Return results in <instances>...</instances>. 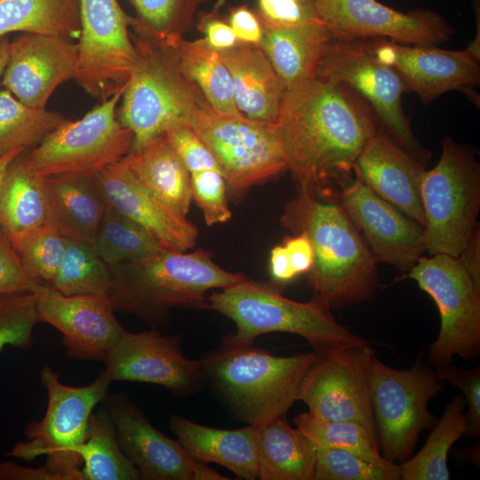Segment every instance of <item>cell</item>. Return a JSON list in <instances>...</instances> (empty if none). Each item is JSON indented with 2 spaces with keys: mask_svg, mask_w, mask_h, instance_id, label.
<instances>
[{
  "mask_svg": "<svg viewBox=\"0 0 480 480\" xmlns=\"http://www.w3.org/2000/svg\"><path fill=\"white\" fill-rule=\"evenodd\" d=\"M337 203L378 262L408 271L426 252L424 228L374 193L356 171Z\"/></svg>",
  "mask_w": 480,
  "mask_h": 480,
  "instance_id": "ffe728a7",
  "label": "cell"
},
{
  "mask_svg": "<svg viewBox=\"0 0 480 480\" xmlns=\"http://www.w3.org/2000/svg\"><path fill=\"white\" fill-rule=\"evenodd\" d=\"M0 480H53V478L44 465L39 468H28L14 461L0 460Z\"/></svg>",
  "mask_w": 480,
  "mask_h": 480,
  "instance_id": "db71d44e",
  "label": "cell"
},
{
  "mask_svg": "<svg viewBox=\"0 0 480 480\" xmlns=\"http://www.w3.org/2000/svg\"><path fill=\"white\" fill-rule=\"evenodd\" d=\"M92 246L109 267L164 250L143 228L108 205Z\"/></svg>",
  "mask_w": 480,
  "mask_h": 480,
  "instance_id": "74e56055",
  "label": "cell"
},
{
  "mask_svg": "<svg viewBox=\"0 0 480 480\" xmlns=\"http://www.w3.org/2000/svg\"><path fill=\"white\" fill-rule=\"evenodd\" d=\"M228 23L238 42L260 45L262 28L255 12L247 5L230 9Z\"/></svg>",
  "mask_w": 480,
  "mask_h": 480,
  "instance_id": "f907efd6",
  "label": "cell"
},
{
  "mask_svg": "<svg viewBox=\"0 0 480 480\" xmlns=\"http://www.w3.org/2000/svg\"><path fill=\"white\" fill-rule=\"evenodd\" d=\"M272 127L297 193L334 203L379 131L369 107L351 89L320 78L286 90Z\"/></svg>",
  "mask_w": 480,
  "mask_h": 480,
  "instance_id": "6da1fadb",
  "label": "cell"
},
{
  "mask_svg": "<svg viewBox=\"0 0 480 480\" xmlns=\"http://www.w3.org/2000/svg\"><path fill=\"white\" fill-rule=\"evenodd\" d=\"M115 310L132 313L151 325L168 322L172 308H207L206 292L245 280L212 260L211 252L164 249L151 256L110 267Z\"/></svg>",
  "mask_w": 480,
  "mask_h": 480,
  "instance_id": "3957f363",
  "label": "cell"
},
{
  "mask_svg": "<svg viewBox=\"0 0 480 480\" xmlns=\"http://www.w3.org/2000/svg\"><path fill=\"white\" fill-rule=\"evenodd\" d=\"M207 308L236 324V333L222 342L226 347L252 345L258 336L269 332L299 335L315 351L369 342L340 324L322 302L315 299L308 302L290 300L248 277L207 296Z\"/></svg>",
  "mask_w": 480,
  "mask_h": 480,
  "instance_id": "5b68a950",
  "label": "cell"
},
{
  "mask_svg": "<svg viewBox=\"0 0 480 480\" xmlns=\"http://www.w3.org/2000/svg\"><path fill=\"white\" fill-rule=\"evenodd\" d=\"M42 285L25 271L11 238L0 227V296L36 292Z\"/></svg>",
  "mask_w": 480,
  "mask_h": 480,
  "instance_id": "bcb514c9",
  "label": "cell"
},
{
  "mask_svg": "<svg viewBox=\"0 0 480 480\" xmlns=\"http://www.w3.org/2000/svg\"><path fill=\"white\" fill-rule=\"evenodd\" d=\"M121 160L148 190L187 217L192 202L190 172L165 135Z\"/></svg>",
  "mask_w": 480,
  "mask_h": 480,
  "instance_id": "f1b7e54d",
  "label": "cell"
},
{
  "mask_svg": "<svg viewBox=\"0 0 480 480\" xmlns=\"http://www.w3.org/2000/svg\"><path fill=\"white\" fill-rule=\"evenodd\" d=\"M399 466L382 468L352 452L316 446L313 480H399Z\"/></svg>",
  "mask_w": 480,
  "mask_h": 480,
  "instance_id": "b9f144b4",
  "label": "cell"
},
{
  "mask_svg": "<svg viewBox=\"0 0 480 480\" xmlns=\"http://www.w3.org/2000/svg\"><path fill=\"white\" fill-rule=\"evenodd\" d=\"M369 388L381 455L390 463L408 460L420 434L436 422L428 402L443 385L420 358L409 369L386 365L374 355L369 364Z\"/></svg>",
  "mask_w": 480,
  "mask_h": 480,
  "instance_id": "9c48e42d",
  "label": "cell"
},
{
  "mask_svg": "<svg viewBox=\"0 0 480 480\" xmlns=\"http://www.w3.org/2000/svg\"><path fill=\"white\" fill-rule=\"evenodd\" d=\"M78 46L54 36L20 33L11 40L2 84L28 107L44 109L55 89L74 79Z\"/></svg>",
  "mask_w": 480,
  "mask_h": 480,
  "instance_id": "7402d4cb",
  "label": "cell"
},
{
  "mask_svg": "<svg viewBox=\"0 0 480 480\" xmlns=\"http://www.w3.org/2000/svg\"><path fill=\"white\" fill-rule=\"evenodd\" d=\"M124 89L102 100L82 118L67 119L39 144L25 149L30 169L41 177H93L126 156L132 149L133 134L117 117Z\"/></svg>",
  "mask_w": 480,
  "mask_h": 480,
  "instance_id": "30bf717a",
  "label": "cell"
},
{
  "mask_svg": "<svg viewBox=\"0 0 480 480\" xmlns=\"http://www.w3.org/2000/svg\"><path fill=\"white\" fill-rule=\"evenodd\" d=\"M258 478L313 480L316 446L285 417L260 426L257 436Z\"/></svg>",
  "mask_w": 480,
  "mask_h": 480,
  "instance_id": "4dcf8cb0",
  "label": "cell"
},
{
  "mask_svg": "<svg viewBox=\"0 0 480 480\" xmlns=\"http://www.w3.org/2000/svg\"><path fill=\"white\" fill-rule=\"evenodd\" d=\"M458 259L474 284L480 288V232L478 226Z\"/></svg>",
  "mask_w": 480,
  "mask_h": 480,
  "instance_id": "f5cc1de1",
  "label": "cell"
},
{
  "mask_svg": "<svg viewBox=\"0 0 480 480\" xmlns=\"http://www.w3.org/2000/svg\"><path fill=\"white\" fill-rule=\"evenodd\" d=\"M163 40L170 47L180 69L217 112L244 116L236 105L230 74L218 50L204 37L187 40L184 36H172Z\"/></svg>",
  "mask_w": 480,
  "mask_h": 480,
  "instance_id": "1f68e13d",
  "label": "cell"
},
{
  "mask_svg": "<svg viewBox=\"0 0 480 480\" xmlns=\"http://www.w3.org/2000/svg\"><path fill=\"white\" fill-rule=\"evenodd\" d=\"M315 353L298 400L314 416L356 422L378 441L369 388V364L375 355L370 342Z\"/></svg>",
  "mask_w": 480,
  "mask_h": 480,
  "instance_id": "9a60e30c",
  "label": "cell"
},
{
  "mask_svg": "<svg viewBox=\"0 0 480 480\" xmlns=\"http://www.w3.org/2000/svg\"><path fill=\"white\" fill-rule=\"evenodd\" d=\"M36 293L17 292L0 296V352L6 347L28 348L39 322Z\"/></svg>",
  "mask_w": 480,
  "mask_h": 480,
  "instance_id": "7bdbcfd3",
  "label": "cell"
},
{
  "mask_svg": "<svg viewBox=\"0 0 480 480\" xmlns=\"http://www.w3.org/2000/svg\"><path fill=\"white\" fill-rule=\"evenodd\" d=\"M441 381H448L464 395L468 407L465 435L476 437L480 435V368H460L452 363L436 366L435 370Z\"/></svg>",
  "mask_w": 480,
  "mask_h": 480,
  "instance_id": "f6af8a7d",
  "label": "cell"
},
{
  "mask_svg": "<svg viewBox=\"0 0 480 480\" xmlns=\"http://www.w3.org/2000/svg\"><path fill=\"white\" fill-rule=\"evenodd\" d=\"M68 118L55 111L36 109L0 91V157L11 151L39 144Z\"/></svg>",
  "mask_w": 480,
  "mask_h": 480,
  "instance_id": "d590c367",
  "label": "cell"
},
{
  "mask_svg": "<svg viewBox=\"0 0 480 480\" xmlns=\"http://www.w3.org/2000/svg\"><path fill=\"white\" fill-rule=\"evenodd\" d=\"M315 356H279L252 345L221 346L204 359L205 377L243 420L261 426L285 417Z\"/></svg>",
  "mask_w": 480,
  "mask_h": 480,
  "instance_id": "8992f818",
  "label": "cell"
},
{
  "mask_svg": "<svg viewBox=\"0 0 480 480\" xmlns=\"http://www.w3.org/2000/svg\"><path fill=\"white\" fill-rule=\"evenodd\" d=\"M12 32L80 36L79 0H0V36Z\"/></svg>",
  "mask_w": 480,
  "mask_h": 480,
  "instance_id": "d6a6232c",
  "label": "cell"
},
{
  "mask_svg": "<svg viewBox=\"0 0 480 480\" xmlns=\"http://www.w3.org/2000/svg\"><path fill=\"white\" fill-rule=\"evenodd\" d=\"M220 3L212 12L202 13L197 23L208 44L218 51L230 48L238 42L229 24L220 17Z\"/></svg>",
  "mask_w": 480,
  "mask_h": 480,
  "instance_id": "681fc988",
  "label": "cell"
},
{
  "mask_svg": "<svg viewBox=\"0 0 480 480\" xmlns=\"http://www.w3.org/2000/svg\"><path fill=\"white\" fill-rule=\"evenodd\" d=\"M466 402L454 396L436 420L427 442L414 456L398 464L403 480H448L447 465L451 447L465 435Z\"/></svg>",
  "mask_w": 480,
  "mask_h": 480,
  "instance_id": "836d02e7",
  "label": "cell"
},
{
  "mask_svg": "<svg viewBox=\"0 0 480 480\" xmlns=\"http://www.w3.org/2000/svg\"><path fill=\"white\" fill-rule=\"evenodd\" d=\"M354 171L374 193L424 228V164L379 130L365 143Z\"/></svg>",
  "mask_w": 480,
  "mask_h": 480,
  "instance_id": "cb8c5ba5",
  "label": "cell"
},
{
  "mask_svg": "<svg viewBox=\"0 0 480 480\" xmlns=\"http://www.w3.org/2000/svg\"><path fill=\"white\" fill-rule=\"evenodd\" d=\"M259 20L262 28L260 46L285 89L316 79L335 37L324 22L317 20L297 26H278L261 19Z\"/></svg>",
  "mask_w": 480,
  "mask_h": 480,
  "instance_id": "484cf974",
  "label": "cell"
},
{
  "mask_svg": "<svg viewBox=\"0 0 480 480\" xmlns=\"http://www.w3.org/2000/svg\"><path fill=\"white\" fill-rule=\"evenodd\" d=\"M270 274L272 278L281 284H286L297 276L292 270L284 246L276 245L270 252Z\"/></svg>",
  "mask_w": 480,
  "mask_h": 480,
  "instance_id": "11a10c76",
  "label": "cell"
},
{
  "mask_svg": "<svg viewBox=\"0 0 480 480\" xmlns=\"http://www.w3.org/2000/svg\"><path fill=\"white\" fill-rule=\"evenodd\" d=\"M111 284V268L92 246L67 239L62 263L50 286L63 295L108 297Z\"/></svg>",
  "mask_w": 480,
  "mask_h": 480,
  "instance_id": "8d00e7d4",
  "label": "cell"
},
{
  "mask_svg": "<svg viewBox=\"0 0 480 480\" xmlns=\"http://www.w3.org/2000/svg\"><path fill=\"white\" fill-rule=\"evenodd\" d=\"M414 280L436 304L440 330L428 353L436 366L454 356L475 360L480 355V288L458 258L447 254L420 257L404 276Z\"/></svg>",
  "mask_w": 480,
  "mask_h": 480,
  "instance_id": "4fadbf2b",
  "label": "cell"
},
{
  "mask_svg": "<svg viewBox=\"0 0 480 480\" xmlns=\"http://www.w3.org/2000/svg\"><path fill=\"white\" fill-rule=\"evenodd\" d=\"M79 453L83 480L140 479L119 445L114 422L106 409L92 412L87 438Z\"/></svg>",
  "mask_w": 480,
  "mask_h": 480,
  "instance_id": "e575fe53",
  "label": "cell"
},
{
  "mask_svg": "<svg viewBox=\"0 0 480 480\" xmlns=\"http://www.w3.org/2000/svg\"><path fill=\"white\" fill-rule=\"evenodd\" d=\"M10 43L11 39L8 35L0 36V79L3 77L8 62Z\"/></svg>",
  "mask_w": 480,
  "mask_h": 480,
  "instance_id": "9f6ffc18",
  "label": "cell"
},
{
  "mask_svg": "<svg viewBox=\"0 0 480 480\" xmlns=\"http://www.w3.org/2000/svg\"><path fill=\"white\" fill-rule=\"evenodd\" d=\"M316 78L351 89L369 107L381 132L422 164L428 163L430 152L414 136L402 106L407 90L398 74L372 54L366 39L334 37Z\"/></svg>",
  "mask_w": 480,
  "mask_h": 480,
  "instance_id": "8fae6325",
  "label": "cell"
},
{
  "mask_svg": "<svg viewBox=\"0 0 480 480\" xmlns=\"http://www.w3.org/2000/svg\"><path fill=\"white\" fill-rule=\"evenodd\" d=\"M170 429L188 454L202 463L227 468L238 478H258L257 436L260 426L220 429L172 415Z\"/></svg>",
  "mask_w": 480,
  "mask_h": 480,
  "instance_id": "4316f807",
  "label": "cell"
},
{
  "mask_svg": "<svg viewBox=\"0 0 480 480\" xmlns=\"http://www.w3.org/2000/svg\"><path fill=\"white\" fill-rule=\"evenodd\" d=\"M284 246L293 272L298 276L307 274L314 261V252L311 242L304 232L296 233L295 236L284 239Z\"/></svg>",
  "mask_w": 480,
  "mask_h": 480,
  "instance_id": "816d5d0a",
  "label": "cell"
},
{
  "mask_svg": "<svg viewBox=\"0 0 480 480\" xmlns=\"http://www.w3.org/2000/svg\"><path fill=\"white\" fill-rule=\"evenodd\" d=\"M92 178L107 205L143 228L164 249L186 252L196 245V225L141 184L121 159Z\"/></svg>",
  "mask_w": 480,
  "mask_h": 480,
  "instance_id": "603a6c76",
  "label": "cell"
},
{
  "mask_svg": "<svg viewBox=\"0 0 480 480\" xmlns=\"http://www.w3.org/2000/svg\"><path fill=\"white\" fill-rule=\"evenodd\" d=\"M192 201L201 210L207 226L225 223L232 213L227 198V183L218 169L190 173Z\"/></svg>",
  "mask_w": 480,
  "mask_h": 480,
  "instance_id": "ee69618b",
  "label": "cell"
},
{
  "mask_svg": "<svg viewBox=\"0 0 480 480\" xmlns=\"http://www.w3.org/2000/svg\"><path fill=\"white\" fill-rule=\"evenodd\" d=\"M282 225L304 232L314 252L306 274L313 299L330 308L371 300L378 290L377 260L343 208L297 193L284 207Z\"/></svg>",
  "mask_w": 480,
  "mask_h": 480,
  "instance_id": "7a4b0ae2",
  "label": "cell"
},
{
  "mask_svg": "<svg viewBox=\"0 0 480 480\" xmlns=\"http://www.w3.org/2000/svg\"><path fill=\"white\" fill-rule=\"evenodd\" d=\"M28 275L50 285L65 255L67 238L50 226L40 227L13 244Z\"/></svg>",
  "mask_w": 480,
  "mask_h": 480,
  "instance_id": "ab89813d",
  "label": "cell"
},
{
  "mask_svg": "<svg viewBox=\"0 0 480 480\" xmlns=\"http://www.w3.org/2000/svg\"><path fill=\"white\" fill-rule=\"evenodd\" d=\"M36 293L39 322L62 333L69 358L102 362L125 330L108 297L63 295L46 284Z\"/></svg>",
  "mask_w": 480,
  "mask_h": 480,
  "instance_id": "44dd1931",
  "label": "cell"
},
{
  "mask_svg": "<svg viewBox=\"0 0 480 480\" xmlns=\"http://www.w3.org/2000/svg\"><path fill=\"white\" fill-rule=\"evenodd\" d=\"M293 421L296 428L315 446L347 451L386 468L397 466L385 460L380 451L378 441L363 426L356 422L323 420L309 412L297 415Z\"/></svg>",
  "mask_w": 480,
  "mask_h": 480,
  "instance_id": "f35d334b",
  "label": "cell"
},
{
  "mask_svg": "<svg viewBox=\"0 0 480 480\" xmlns=\"http://www.w3.org/2000/svg\"><path fill=\"white\" fill-rule=\"evenodd\" d=\"M219 52L230 74L238 110L252 121L274 124L286 89L261 47L237 42Z\"/></svg>",
  "mask_w": 480,
  "mask_h": 480,
  "instance_id": "d4e9b609",
  "label": "cell"
},
{
  "mask_svg": "<svg viewBox=\"0 0 480 480\" xmlns=\"http://www.w3.org/2000/svg\"><path fill=\"white\" fill-rule=\"evenodd\" d=\"M366 40L372 54L391 67L407 92L416 93L423 104L457 90L476 99L474 90L480 84L479 57L468 49L451 51L385 38Z\"/></svg>",
  "mask_w": 480,
  "mask_h": 480,
  "instance_id": "d6986e66",
  "label": "cell"
},
{
  "mask_svg": "<svg viewBox=\"0 0 480 480\" xmlns=\"http://www.w3.org/2000/svg\"><path fill=\"white\" fill-rule=\"evenodd\" d=\"M257 17L278 26H297L321 20L313 0H257Z\"/></svg>",
  "mask_w": 480,
  "mask_h": 480,
  "instance_id": "c3c4849f",
  "label": "cell"
},
{
  "mask_svg": "<svg viewBox=\"0 0 480 480\" xmlns=\"http://www.w3.org/2000/svg\"><path fill=\"white\" fill-rule=\"evenodd\" d=\"M24 151L8 164L0 184V227L12 244L28 233L48 226L44 177L30 169Z\"/></svg>",
  "mask_w": 480,
  "mask_h": 480,
  "instance_id": "f546056e",
  "label": "cell"
},
{
  "mask_svg": "<svg viewBox=\"0 0 480 480\" xmlns=\"http://www.w3.org/2000/svg\"><path fill=\"white\" fill-rule=\"evenodd\" d=\"M313 4L318 18L338 38H385L407 44L439 45L455 32L431 10L404 12L377 0H313Z\"/></svg>",
  "mask_w": 480,
  "mask_h": 480,
  "instance_id": "2e32d148",
  "label": "cell"
},
{
  "mask_svg": "<svg viewBox=\"0 0 480 480\" xmlns=\"http://www.w3.org/2000/svg\"><path fill=\"white\" fill-rule=\"evenodd\" d=\"M136 15L134 22L159 38L184 36L198 7L210 0H127Z\"/></svg>",
  "mask_w": 480,
  "mask_h": 480,
  "instance_id": "60d3db41",
  "label": "cell"
},
{
  "mask_svg": "<svg viewBox=\"0 0 480 480\" xmlns=\"http://www.w3.org/2000/svg\"><path fill=\"white\" fill-rule=\"evenodd\" d=\"M116 428L119 445L145 480H226L185 448L157 430L125 394L103 399Z\"/></svg>",
  "mask_w": 480,
  "mask_h": 480,
  "instance_id": "ac0fdd59",
  "label": "cell"
},
{
  "mask_svg": "<svg viewBox=\"0 0 480 480\" xmlns=\"http://www.w3.org/2000/svg\"><path fill=\"white\" fill-rule=\"evenodd\" d=\"M180 339L164 335L156 329L138 333L124 330L102 361L104 372L111 382L155 384L177 396H188L205 378V364L204 359L185 357Z\"/></svg>",
  "mask_w": 480,
  "mask_h": 480,
  "instance_id": "e0dca14e",
  "label": "cell"
},
{
  "mask_svg": "<svg viewBox=\"0 0 480 480\" xmlns=\"http://www.w3.org/2000/svg\"><path fill=\"white\" fill-rule=\"evenodd\" d=\"M22 150H24V149L17 148V149H14V150L11 151L10 153L4 155V156L0 157V184H1L2 179H3L4 175V172H5L6 169H7L8 164Z\"/></svg>",
  "mask_w": 480,
  "mask_h": 480,
  "instance_id": "6f0895ef",
  "label": "cell"
},
{
  "mask_svg": "<svg viewBox=\"0 0 480 480\" xmlns=\"http://www.w3.org/2000/svg\"><path fill=\"white\" fill-rule=\"evenodd\" d=\"M130 30L138 60L117 117L133 134L130 152H138L170 129L188 125L193 113L208 101L180 69L163 39L138 26L132 16Z\"/></svg>",
  "mask_w": 480,
  "mask_h": 480,
  "instance_id": "277c9868",
  "label": "cell"
},
{
  "mask_svg": "<svg viewBox=\"0 0 480 480\" xmlns=\"http://www.w3.org/2000/svg\"><path fill=\"white\" fill-rule=\"evenodd\" d=\"M40 380L48 395L45 414L27 427L28 441L16 443L7 456L31 460L46 455L44 466L53 480H83L79 451L87 438L90 416L112 382L102 372L89 385L68 386L48 364Z\"/></svg>",
  "mask_w": 480,
  "mask_h": 480,
  "instance_id": "52a82bcc",
  "label": "cell"
},
{
  "mask_svg": "<svg viewBox=\"0 0 480 480\" xmlns=\"http://www.w3.org/2000/svg\"><path fill=\"white\" fill-rule=\"evenodd\" d=\"M188 125L213 156L235 198L287 170L272 124L220 114L207 102L194 112Z\"/></svg>",
  "mask_w": 480,
  "mask_h": 480,
  "instance_id": "7c38bea8",
  "label": "cell"
},
{
  "mask_svg": "<svg viewBox=\"0 0 480 480\" xmlns=\"http://www.w3.org/2000/svg\"><path fill=\"white\" fill-rule=\"evenodd\" d=\"M79 1L81 32L74 80L91 96L105 100L125 87L137 64L132 16L117 0Z\"/></svg>",
  "mask_w": 480,
  "mask_h": 480,
  "instance_id": "5bb4252c",
  "label": "cell"
},
{
  "mask_svg": "<svg viewBox=\"0 0 480 480\" xmlns=\"http://www.w3.org/2000/svg\"><path fill=\"white\" fill-rule=\"evenodd\" d=\"M420 191L426 252L458 258L478 226L480 164L473 152L444 138L441 156L425 171Z\"/></svg>",
  "mask_w": 480,
  "mask_h": 480,
  "instance_id": "ba28073f",
  "label": "cell"
},
{
  "mask_svg": "<svg viewBox=\"0 0 480 480\" xmlns=\"http://www.w3.org/2000/svg\"><path fill=\"white\" fill-rule=\"evenodd\" d=\"M164 135L190 173L220 170L210 150L188 125L175 126Z\"/></svg>",
  "mask_w": 480,
  "mask_h": 480,
  "instance_id": "7dc6e473",
  "label": "cell"
},
{
  "mask_svg": "<svg viewBox=\"0 0 480 480\" xmlns=\"http://www.w3.org/2000/svg\"><path fill=\"white\" fill-rule=\"evenodd\" d=\"M48 226L67 239L92 244L107 204L92 177H44Z\"/></svg>",
  "mask_w": 480,
  "mask_h": 480,
  "instance_id": "83f0119b",
  "label": "cell"
}]
</instances>
